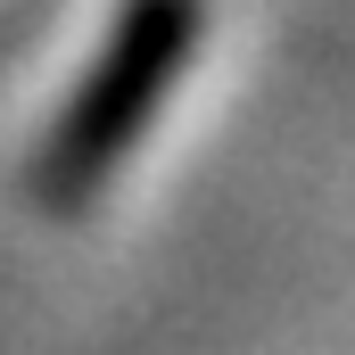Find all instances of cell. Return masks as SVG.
Returning a JSON list of instances; mask_svg holds the SVG:
<instances>
[{
  "instance_id": "cell-1",
  "label": "cell",
  "mask_w": 355,
  "mask_h": 355,
  "mask_svg": "<svg viewBox=\"0 0 355 355\" xmlns=\"http://www.w3.org/2000/svg\"><path fill=\"white\" fill-rule=\"evenodd\" d=\"M198 25H207V0H124L116 8L91 75L75 83V99L58 107L42 157H33V198L42 207L75 215L107 190V174L141 149V132L157 124L174 75L190 67Z\"/></svg>"
}]
</instances>
